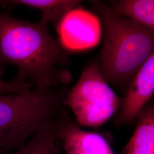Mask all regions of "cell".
<instances>
[{
  "label": "cell",
  "mask_w": 154,
  "mask_h": 154,
  "mask_svg": "<svg viewBox=\"0 0 154 154\" xmlns=\"http://www.w3.org/2000/svg\"><path fill=\"white\" fill-rule=\"evenodd\" d=\"M48 26L0 13V64L16 66L17 76L35 88L64 87L72 79L69 57Z\"/></svg>",
  "instance_id": "cell-1"
},
{
  "label": "cell",
  "mask_w": 154,
  "mask_h": 154,
  "mask_svg": "<svg viewBox=\"0 0 154 154\" xmlns=\"http://www.w3.org/2000/svg\"><path fill=\"white\" fill-rule=\"evenodd\" d=\"M91 4L102 17L105 36L99 69L109 85L126 93L138 72L154 53V30L118 16L99 1Z\"/></svg>",
  "instance_id": "cell-2"
},
{
  "label": "cell",
  "mask_w": 154,
  "mask_h": 154,
  "mask_svg": "<svg viewBox=\"0 0 154 154\" xmlns=\"http://www.w3.org/2000/svg\"><path fill=\"white\" fill-rule=\"evenodd\" d=\"M64 87L0 95V150L21 148L46 123L64 116Z\"/></svg>",
  "instance_id": "cell-3"
},
{
  "label": "cell",
  "mask_w": 154,
  "mask_h": 154,
  "mask_svg": "<svg viewBox=\"0 0 154 154\" xmlns=\"http://www.w3.org/2000/svg\"><path fill=\"white\" fill-rule=\"evenodd\" d=\"M123 98L116 95L102 75L98 62L86 66L65 102L82 126L98 127L121 107Z\"/></svg>",
  "instance_id": "cell-4"
},
{
  "label": "cell",
  "mask_w": 154,
  "mask_h": 154,
  "mask_svg": "<svg viewBox=\"0 0 154 154\" xmlns=\"http://www.w3.org/2000/svg\"><path fill=\"white\" fill-rule=\"evenodd\" d=\"M57 31L62 48L72 51L93 48L99 44L102 34L98 18L78 7L61 18L57 22Z\"/></svg>",
  "instance_id": "cell-5"
},
{
  "label": "cell",
  "mask_w": 154,
  "mask_h": 154,
  "mask_svg": "<svg viewBox=\"0 0 154 154\" xmlns=\"http://www.w3.org/2000/svg\"><path fill=\"white\" fill-rule=\"evenodd\" d=\"M154 53L149 57L134 78L123 98L121 109L116 118L118 126L131 124L153 95Z\"/></svg>",
  "instance_id": "cell-6"
},
{
  "label": "cell",
  "mask_w": 154,
  "mask_h": 154,
  "mask_svg": "<svg viewBox=\"0 0 154 154\" xmlns=\"http://www.w3.org/2000/svg\"><path fill=\"white\" fill-rule=\"evenodd\" d=\"M57 138L67 154H114L102 135L83 131L64 116L58 120Z\"/></svg>",
  "instance_id": "cell-7"
},
{
  "label": "cell",
  "mask_w": 154,
  "mask_h": 154,
  "mask_svg": "<svg viewBox=\"0 0 154 154\" xmlns=\"http://www.w3.org/2000/svg\"><path fill=\"white\" fill-rule=\"evenodd\" d=\"M132 137L121 154H154V107L150 102L139 114Z\"/></svg>",
  "instance_id": "cell-8"
},
{
  "label": "cell",
  "mask_w": 154,
  "mask_h": 154,
  "mask_svg": "<svg viewBox=\"0 0 154 154\" xmlns=\"http://www.w3.org/2000/svg\"><path fill=\"white\" fill-rule=\"evenodd\" d=\"M60 118L41 127L21 148L13 152L0 150V154H61L60 150L56 145Z\"/></svg>",
  "instance_id": "cell-9"
},
{
  "label": "cell",
  "mask_w": 154,
  "mask_h": 154,
  "mask_svg": "<svg viewBox=\"0 0 154 154\" xmlns=\"http://www.w3.org/2000/svg\"><path fill=\"white\" fill-rule=\"evenodd\" d=\"M81 1L77 0H12L1 1L4 6L23 5L39 9L42 12L41 21L49 25L57 23L68 11L77 8Z\"/></svg>",
  "instance_id": "cell-10"
},
{
  "label": "cell",
  "mask_w": 154,
  "mask_h": 154,
  "mask_svg": "<svg viewBox=\"0 0 154 154\" xmlns=\"http://www.w3.org/2000/svg\"><path fill=\"white\" fill-rule=\"evenodd\" d=\"M113 13L139 23L154 30V0H121L109 8Z\"/></svg>",
  "instance_id": "cell-11"
},
{
  "label": "cell",
  "mask_w": 154,
  "mask_h": 154,
  "mask_svg": "<svg viewBox=\"0 0 154 154\" xmlns=\"http://www.w3.org/2000/svg\"><path fill=\"white\" fill-rule=\"evenodd\" d=\"M23 88V83L17 78L8 81H3L0 82V95L20 93L22 91Z\"/></svg>",
  "instance_id": "cell-12"
},
{
  "label": "cell",
  "mask_w": 154,
  "mask_h": 154,
  "mask_svg": "<svg viewBox=\"0 0 154 154\" xmlns=\"http://www.w3.org/2000/svg\"><path fill=\"white\" fill-rule=\"evenodd\" d=\"M2 81H2V79H0V82H2Z\"/></svg>",
  "instance_id": "cell-13"
}]
</instances>
